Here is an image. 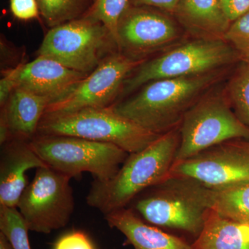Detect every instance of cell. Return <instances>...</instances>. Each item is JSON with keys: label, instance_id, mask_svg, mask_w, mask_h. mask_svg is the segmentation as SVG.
I'll return each instance as SVG.
<instances>
[{"label": "cell", "instance_id": "52a82bcc", "mask_svg": "<svg viewBox=\"0 0 249 249\" xmlns=\"http://www.w3.org/2000/svg\"><path fill=\"white\" fill-rule=\"evenodd\" d=\"M180 141L174 163L228 141L249 140V128L236 116L225 96L209 95L189 109L179 125Z\"/></svg>", "mask_w": 249, "mask_h": 249}, {"label": "cell", "instance_id": "7c38bea8", "mask_svg": "<svg viewBox=\"0 0 249 249\" xmlns=\"http://www.w3.org/2000/svg\"><path fill=\"white\" fill-rule=\"evenodd\" d=\"M177 37L178 30L168 18L143 6H129L118 24L116 45L130 57L152 52Z\"/></svg>", "mask_w": 249, "mask_h": 249}, {"label": "cell", "instance_id": "e0dca14e", "mask_svg": "<svg viewBox=\"0 0 249 249\" xmlns=\"http://www.w3.org/2000/svg\"><path fill=\"white\" fill-rule=\"evenodd\" d=\"M192 249H249V224L235 222L210 209Z\"/></svg>", "mask_w": 249, "mask_h": 249}, {"label": "cell", "instance_id": "30bf717a", "mask_svg": "<svg viewBox=\"0 0 249 249\" xmlns=\"http://www.w3.org/2000/svg\"><path fill=\"white\" fill-rule=\"evenodd\" d=\"M144 62L121 52H111L67 97L49 105L45 114L71 112L85 108L111 107L122 91L131 71Z\"/></svg>", "mask_w": 249, "mask_h": 249}, {"label": "cell", "instance_id": "cb8c5ba5", "mask_svg": "<svg viewBox=\"0 0 249 249\" xmlns=\"http://www.w3.org/2000/svg\"><path fill=\"white\" fill-rule=\"evenodd\" d=\"M222 39L249 60V12L231 23Z\"/></svg>", "mask_w": 249, "mask_h": 249}, {"label": "cell", "instance_id": "9c48e42d", "mask_svg": "<svg viewBox=\"0 0 249 249\" xmlns=\"http://www.w3.org/2000/svg\"><path fill=\"white\" fill-rule=\"evenodd\" d=\"M71 179L48 165L36 169L17 206L29 231L49 234L66 227L75 208Z\"/></svg>", "mask_w": 249, "mask_h": 249}, {"label": "cell", "instance_id": "5bb4252c", "mask_svg": "<svg viewBox=\"0 0 249 249\" xmlns=\"http://www.w3.org/2000/svg\"><path fill=\"white\" fill-rule=\"evenodd\" d=\"M31 141L12 139L1 145L0 206L17 208L28 184L27 173L47 166L31 145Z\"/></svg>", "mask_w": 249, "mask_h": 249}, {"label": "cell", "instance_id": "484cf974", "mask_svg": "<svg viewBox=\"0 0 249 249\" xmlns=\"http://www.w3.org/2000/svg\"><path fill=\"white\" fill-rule=\"evenodd\" d=\"M13 15L18 19L29 20L38 16L37 0H10Z\"/></svg>", "mask_w": 249, "mask_h": 249}, {"label": "cell", "instance_id": "5b68a950", "mask_svg": "<svg viewBox=\"0 0 249 249\" xmlns=\"http://www.w3.org/2000/svg\"><path fill=\"white\" fill-rule=\"evenodd\" d=\"M30 142L46 164L71 178L89 173L96 181H106L129 155L113 144L76 137L36 135Z\"/></svg>", "mask_w": 249, "mask_h": 249}, {"label": "cell", "instance_id": "277c9868", "mask_svg": "<svg viewBox=\"0 0 249 249\" xmlns=\"http://www.w3.org/2000/svg\"><path fill=\"white\" fill-rule=\"evenodd\" d=\"M36 135L68 136L107 142L129 154L143 150L160 136L142 128L110 107L44 114Z\"/></svg>", "mask_w": 249, "mask_h": 249}, {"label": "cell", "instance_id": "2e32d148", "mask_svg": "<svg viewBox=\"0 0 249 249\" xmlns=\"http://www.w3.org/2000/svg\"><path fill=\"white\" fill-rule=\"evenodd\" d=\"M109 227L120 231L134 249H192L178 236L149 224L129 208L105 214Z\"/></svg>", "mask_w": 249, "mask_h": 249}, {"label": "cell", "instance_id": "9a60e30c", "mask_svg": "<svg viewBox=\"0 0 249 249\" xmlns=\"http://www.w3.org/2000/svg\"><path fill=\"white\" fill-rule=\"evenodd\" d=\"M49 104L47 98L17 87L1 107L0 144L12 139L34 138Z\"/></svg>", "mask_w": 249, "mask_h": 249}, {"label": "cell", "instance_id": "3957f363", "mask_svg": "<svg viewBox=\"0 0 249 249\" xmlns=\"http://www.w3.org/2000/svg\"><path fill=\"white\" fill-rule=\"evenodd\" d=\"M145 191L131 202V209L145 222L199 235L211 209V188L193 178L169 177Z\"/></svg>", "mask_w": 249, "mask_h": 249}, {"label": "cell", "instance_id": "d4e9b609", "mask_svg": "<svg viewBox=\"0 0 249 249\" xmlns=\"http://www.w3.org/2000/svg\"><path fill=\"white\" fill-rule=\"evenodd\" d=\"M52 249H96L89 236L81 231H72L59 237Z\"/></svg>", "mask_w": 249, "mask_h": 249}, {"label": "cell", "instance_id": "44dd1931", "mask_svg": "<svg viewBox=\"0 0 249 249\" xmlns=\"http://www.w3.org/2000/svg\"><path fill=\"white\" fill-rule=\"evenodd\" d=\"M226 98L236 116L249 128V60L229 82Z\"/></svg>", "mask_w": 249, "mask_h": 249}, {"label": "cell", "instance_id": "d6986e66", "mask_svg": "<svg viewBox=\"0 0 249 249\" xmlns=\"http://www.w3.org/2000/svg\"><path fill=\"white\" fill-rule=\"evenodd\" d=\"M211 209L218 214L249 224V180L211 188Z\"/></svg>", "mask_w": 249, "mask_h": 249}, {"label": "cell", "instance_id": "8992f818", "mask_svg": "<svg viewBox=\"0 0 249 249\" xmlns=\"http://www.w3.org/2000/svg\"><path fill=\"white\" fill-rule=\"evenodd\" d=\"M235 58V51L223 39L188 42L150 61L142 62L137 71L125 80L121 93L124 96L153 80L217 71Z\"/></svg>", "mask_w": 249, "mask_h": 249}, {"label": "cell", "instance_id": "603a6c76", "mask_svg": "<svg viewBox=\"0 0 249 249\" xmlns=\"http://www.w3.org/2000/svg\"><path fill=\"white\" fill-rule=\"evenodd\" d=\"M129 6V0H94L91 9L85 16L104 24L116 44L118 24Z\"/></svg>", "mask_w": 249, "mask_h": 249}, {"label": "cell", "instance_id": "4316f807", "mask_svg": "<svg viewBox=\"0 0 249 249\" xmlns=\"http://www.w3.org/2000/svg\"><path fill=\"white\" fill-rule=\"evenodd\" d=\"M219 1L223 14L230 24L249 12V0Z\"/></svg>", "mask_w": 249, "mask_h": 249}, {"label": "cell", "instance_id": "8fae6325", "mask_svg": "<svg viewBox=\"0 0 249 249\" xmlns=\"http://www.w3.org/2000/svg\"><path fill=\"white\" fill-rule=\"evenodd\" d=\"M169 177H186L209 188L249 180V140L233 139L174 163Z\"/></svg>", "mask_w": 249, "mask_h": 249}, {"label": "cell", "instance_id": "4fadbf2b", "mask_svg": "<svg viewBox=\"0 0 249 249\" xmlns=\"http://www.w3.org/2000/svg\"><path fill=\"white\" fill-rule=\"evenodd\" d=\"M14 72L18 88L47 98L50 104L67 97L88 75L40 55L16 67Z\"/></svg>", "mask_w": 249, "mask_h": 249}, {"label": "cell", "instance_id": "6da1fadb", "mask_svg": "<svg viewBox=\"0 0 249 249\" xmlns=\"http://www.w3.org/2000/svg\"><path fill=\"white\" fill-rule=\"evenodd\" d=\"M179 141L178 126L161 134L143 150L129 154L112 178L93 181L87 204L104 215L127 208L142 192L169 178Z\"/></svg>", "mask_w": 249, "mask_h": 249}, {"label": "cell", "instance_id": "ac0fdd59", "mask_svg": "<svg viewBox=\"0 0 249 249\" xmlns=\"http://www.w3.org/2000/svg\"><path fill=\"white\" fill-rule=\"evenodd\" d=\"M180 13L192 27L222 39L230 23L224 17L219 0H181Z\"/></svg>", "mask_w": 249, "mask_h": 249}, {"label": "cell", "instance_id": "ba28073f", "mask_svg": "<svg viewBox=\"0 0 249 249\" xmlns=\"http://www.w3.org/2000/svg\"><path fill=\"white\" fill-rule=\"evenodd\" d=\"M116 46L104 24L84 17L52 28L46 34L38 55L60 62L64 66L89 74Z\"/></svg>", "mask_w": 249, "mask_h": 249}, {"label": "cell", "instance_id": "f1b7e54d", "mask_svg": "<svg viewBox=\"0 0 249 249\" xmlns=\"http://www.w3.org/2000/svg\"><path fill=\"white\" fill-rule=\"evenodd\" d=\"M181 0H129V5L134 6H150L167 11L178 7Z\"/></svg>", "mask_w": 249, "mask_h": 249}, {"label": "cell", "instance_id": "f546056e", "mask_svg": "<svg viewBox=\"0 0 249 249\" xmlns=\"http://www.w3.org/2000/svg\"><path fill=\"white\" fill-rule=\"evenodd\" d=\"M0 249H14L9 240L0 232Z\"/></svg>", "mask_w": 249, "mask_h": 249}, {"label": "cell", "instance_id": "7402d4cb", "mask_svg": "<svg viewBox=\"0 0 249 249\" xmlns=\"http://www.w3.org/2000/svg\"><path fill=\"white\" fill-rule=\"evenodd\" d=\"M29 229L17 208L0 206V232L14 249H31Z\"/></svg>", "mask_w": 249, "mask_h": 249}, {"label": "cell", "instance_id": "ffe728a7", "mask_svg": "<svg viewBox=\"0 0 249 249\" xmlns=\"http://www.w3.org/2000/svg\"><path fill=\"white\" fill-rule=\"evenodd\" d=\"M40 14L52 28L84 17L94 0H37Z\"/></svg>", "mask_w": 249, "mask_h": 249}, {"label": "cell", "instance_id": "83f0119b", "mask_svg": "<svg viewBox=\"0 0 249 249\" xmlns=\"http://www.w3.org/2000/svg\"><path fill=\"white\" fill-rule=\"evenodd\" d=\"M16 88L17 85L14 78V69L9 70L0 80V105L1 107L7 103L11 93Z\"/></svg>", "mask_w": 249, "mask_h": 249}, {"label": "cell", "instance_id": "7a4b0ae2", "mask_svg": "<svg viewBox=\"0 0 249 249\" xmlns=\"http://www.w3.org/2000/svg\"><path fill=\"white\" fill-rule=\"evenodd\" d=\"M217 71L153 80L110 107L142 128L161 135L180 125L187 111L217 81Z\"/></svg>", "mask_w": 249, "mask_h": 249}]
</instances>
